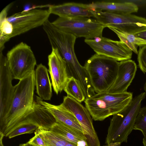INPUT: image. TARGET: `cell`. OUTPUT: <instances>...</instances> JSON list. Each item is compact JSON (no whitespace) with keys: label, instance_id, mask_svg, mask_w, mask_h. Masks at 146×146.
Segmentation results:
<instances>
[{"label":"cell","instance_id":"obj_1","mask_svg":"<svg viewBox=\"0 0 146 146\" xmlns=\"http://www.w3.org/2000/svg\"><path fill=\"white\" fill-rule=\"evenodd\" d=\"M35 70L19 80L14 86L13 97L7 114L0 120V132L4 137L26 124V118L33 108L35 90Z\"/></svg>","mask_w":146,"mask_h":146},{"label":"cell","instance_id":"obj_2","mask_svg":"<svg viewBox=\"0 0 146 146\" xmlns=\"http://www.w3.org/2000/svg\"><path fill=\"white\" fill-rule=\"evenodd\" d=\"M145 96V92L136 96L123 110L113 115L108 129L106 146H121L122 143L127 142Z\"/></svg>","mask_w":146,"mask_h":146},{"label":"cell","instance_id":"obj_3","mask_svg":"<svg viewBox=\"0 0 146 146\" xmlns=\"http://www.w3.org/2000/svg\"><path fill=\"white\" fill-rule=\"evenodd\" d=\"M119 62L111 58L96 54L84 66L96 93L107 92L117 76Z\"/></svg>","mask_w":146,"mask_h":146},{"label":"cell","instance_id":"obj_4","mask_svg":"<svg viewBox=\"0 0 146 146\" xmlns=\"http://www.w3.org/2000/svg\"><path fill=\"white\" fill-rule=\"evenodd\" d=\"M133 98V94L131 92L115 94L104 92L96 93L84 101L92 119L96 121H102L123 110Z\"/></svg>","mask_w":146,"mask_h":146},{"label":"cell","instance_id":"obj_5","mask_svg":"<svg viewBox=\"0 0 146 146\" xmlns=\"http://www.w3.org/2000/svg\"><path fill=\"white\" fill-rule=\"evenodd\" d=\"M94 17L106 27L135 35L146 30V19L131 14H120L100 11H91Z\"/></svg>","mask_w":146,"mask_h":146},{"label":"cell","instance_id":"obj_6","mask_svg":"<svg viewBox=\"0 0 146 146\" xmlns=\"http://www.w3.org/2000/svg\"><path fill=\"white\" fill-rule=\"evenodd\" d=\"M51 23L61 31L71 34L76 37H83L87 39L102 36L105 27L96 19L86 17H59Z\"/></svg>","mask_w":146,"mask_h":146},{"label":"cell","instance_id":"obj_7","mask_svg":"<svg viewBox=\"0 0 146 146\" xmlns=\"http://www.w3.org/2000/svg\"><path fill=\"white\" fill-rule=\"evenodd\" d=\"M6 57L13 79L20 80L35 70L34 54L31 47L23 42L9 51Z\"/></svg>","mask_w":146,"mask_h":146},{"label":"cell","instance_id":"obj_8","mask_svg":"<svg viewBox=\"0 0 146 146\" xmlns=\"http://www.w3.org/2000/svg\"><path fill=\"white\" fill-rule=\"evenodd\" d=\"M51 14L48 9H33L14 14L7 20L13 29L10 38L42 25L48 20Z\"/></svg>","mask_w":146,"mask_h":146},{"label":"cell","instance_id":"obj_9","mask_svg":"<svg viewBox=\"0 0 146 146\" xmlns=\"http://www.w3.org/2000/svg\"><path fill=\"white\" fill-rule=\"evenodd\" d=\"M60 104L73 113L79 122L87 139V146H100L91 116L86 108L68 95L64 97L63 102Z\"/></svg>","mask_w":146,"mask_h":146},{"label":"cell","instance_id":"obj_10","mask_svg":"<svg viewBox=\"0 0 146 146\" xmlns=\"http://www.w3.org/2000/svg\"><path fill=\"white\" fill-rule=\"evenodd\" d=\"M85 42L96 54L122 61L131 59L132 51L121 41H115L102 36L85 39Z\"/></svg>","mask_w":146,"mask_h":146},{"label":"cell","instance_id":"obj_11","mask_svg":"<svg viewBox=\"0 0 146 146\" xmlns=\"http://www.w3.org/2000/svg\"><path fill=\"white\" fill-rule=\"evenodd\" d=\"M6 57L0 54V120L7 113L13 97L14 86Z\"/></svg>","mask_w":146,"mask_h":146},{"label":"cell","instance_id":"obj_12","mask_svg":"<svg viewBox=\"0 0 146 146\" xmlns=\"http://www.w3.org/2000/svg\"><path fill=\"white\" fill-rule=\"evenodd\" d=\"M52 48V52L48 57V71L54 90L58 94L64 90L69 77L66 62L58 50Z\"/></svg>","mask_w":146,"mask_h":146},{"label":"cell","instance_id":"obj_13","mask_svg":"<svg viewBox=\"0 0 146 146\" xmlns=\"http://www.w3.org/2000/svg\"><path fill=\"white\" fill-rule=\"evenodd\" d=\"M137 70L134 61L130 59L119 62L116 78L107 92L112 94L127 92V90L134 79Z\"/></svg>","mask_w":146,"mask_h":146},{"label":"cell","instance_id":"obj_14","mask_svg":"<svg viewBox=\"0 0 146 146\" xmlns=\"http://www.w3.org/2000/svg\"><path fill=\"white\" fill-rule=\"evenodd\" d=\"M50 14L63 18L94 17L87 4L74 2L50 5L48 9Z\"/></svg>","mask_w":146,"mask_h":146},{"label":"cell","instance_id":"obj_15","mask_svg":"<svg viewBox=\"0 0 146 146\" xmlns=\"http://www.w3.org/2000/svg\"><path fill=\"white\" fill-rule=\"evenodd\" d=\"M87 4L91 11H104L120 14H131L137 12L139 9L135 4L131 2L102 1L93 2Z\"/></svg>","mask_w":146,"mask_h":146},{"label":"cell","instance_id":"obj_16","mask_svg":"<svg viewBox=\"0 0 146 146\" xmlns=\"http://www.w3.org/2000/svg\"><path fill=\"white\" fill-rule=\"evenodd\" d=\"M49 130L76 146H87L83 133L63 123L56 121Z\"/></svg>","mask_w":146,"mask_h":146},{"label":"cell","instance_id":"obj_17","mask_svg":"<svg viewBox=\"0 0 146 146\" xmlns=\"http://www.w3.org/2000/svg\"><path fill=\"white\" fill-rule=\"evenodd\" d=\"M46 67L42 64L37 66L35 70L36 93L43 100H49L52 95L51 84Z\"/></svg>","mask_w":146,"mask_h":146},{"label":"cell","instance_id":"obj_18","mask_svg":"<svg viewBox=\"0 0 146 146\" xmlns=\"http://www.w3.org/2000/svg\"><path fill=\"white\" fill-rule=\"evenodd\" d=\"M35 132L39 134L48 146H76L42 127H39Z\"/></svg>","mask_w":146,"mask_h":146},{"label":"cell","instance_id":"obj_19","mask_svg":"<svg viewBox=\"0 0 146 146\" xmlns=\"http://www.w3.org/2000/svg\"><path fill=\"white\" fill-rule=\"evenodd\" d=\"M114 32L120 40L124 43L132 51L138 54L136 46H139L146 45V40L137 37L134 35L120 32L111 27H108Z\"/></svg>","mask_w":146,"mask_h":146},{"label":"cell","instance_id":"obj_20","mask_svg":"<svg viewBox=\"0 0 146 146\" xmlns=\"http://www.w3.org/2000/svg\"><path fill=\"white\" fill-rule=\"evenodd\" d=\"M63 90L68 96L80 103L86 99L79 82L73 77L68 78Z\"/></svg>","mask_w":146,"mask_h":146},{"label":"cell","instance_id":"obj_21","mask_svg":"<svg viewBox=\"0 0 146 146\" xmlns=\"http://www.w3.org/2000/svg\"><path fill=\"white\" fill-rule=\"evenodd\" d=\"M134 130H139L144 136H146V107L140 108L136 118Z\"/></svg>","mask_w":146,"mask_h":146},{"label":"cell","instance_id":"obj_22","mask_svg":"<svg viewBox=\"0 0 146 146\" xmlns=\"http://www.w3.org/2000/svg\"><path fill=\"white\" fill-rule=\"evenodd\" d=\"M39 127L34 124H30L21 126L11 133L8 137L11 139L17 136L25 133H32Z\"/></svg>","mask_w":146,"mask_h":146},{"label":"cell","instance_id":"obj_23","mask_svg":"<svg viewBox=\"0 0 146 146\" xmlns=\"http://www.w3.org/2000/svg\"><path fill=\"white\" fill-rule=\"evenodd\" d=\"M137 59L138 66L144 73H146V45L139 46Z\"/></svg>","mask_w":146,"mask_h":146},{"label":"cell","instance_id":"obj_24","mask_svg":"<svg viewBox=\"0 0 146 146\" xmlns=\"http://www.w3.org/2000/svg\"><path fill=\"white\" fill-rule=\"evenodd\" d=\"M35 132V135L28 142L35 146H48L38 134Z\"/></svg>","mask_w":146,"mask_h":146},{"label":"cell","instance_id":"obj_25","mask_svg":"<svg viewBox=\"0 0 146 146\" xmlns=\"http://www.w3.org/2000/svg\"><path fill=\"white\" fill-rule=\"evenodd\" d=\"M13 4V3H11L8 4L1 12L0 13V22L3 21L7 19L8 11Z\"/></svg>","mask_w":146,"mask_h":146},{"label":"cell","instance_id":"obj_26","mask_svg":"<svg viewBox=\"0 0 146 146\" xmlns=\"http://www.w3.org/2000/svg\"><path fill=\"white\" fill-rule=\"evenodd\" d=\"M134 35L136 36L146 40V30Z\"/></svg>","mask_w":146,"mask_h":146},{"label":"cell","instance_id":"obj_27","mask_svg":"<svg viewBox=\"0 0 146 146\" xmlns=\"http://www.w3.org/2000/svg\"><path fill=\"white\" fill-rule=\"evenodd\" d=\"M4 137V135L1 133H0V146H4L3 142V139Z\"/></svg>","mask_w":146,"mask_h":146},{"label":"cell","instance_id":"obj_28","mask_svg":"<svg viewBox=\"0 0 146 146\" xmlns=\"http://www.w3.org/2000/svg\"><path fill=\"white\" fill-rule=\"evenodd\" d=\"M19 146H35L29 143L28 142L25 143L20 144Z\"/></svg>","mask_w":146,"mask_h":146},{"label":"cell","instance_id":"obj_29","mask_svg":"<svg viewBox=\"0 0 146 146\" xmlns=\"http://www.w3.org/2000/svg\"><path fill=\"white\" fill-rule=\"evenodd\" d=\"M143 89L145 91V95L146 96V81L145 84L144 85Z\"/></svg>","mask_w":146,"mask_h":146},{"label":"cell","instance_id":"obj_30","mask_svg":"<svg viewBox=\"0 0 146 146\" xmlns=\"http://www.w3.org/2000/svg\"><path fill=\"white\" fill-rule=\"evenodd\" d=\"M145 26H146V24L145 25Z\"/></svg>","mask_w":146,"mask_h":146},{"label":"cell","instance_id":"obj_31","mask_svg":"<svg viewBox=\"0 0 146 146\" xmlns=\"http://www.w3.org/2000/svg\"></svg>","mask_w":146,"mask_h":146},{"label":"cell","instance_id":"obj_32","mask_svg":"<svg viewBox=\"0 0 146 146\" xmlns=\"http://www.w3.org/2000/svg\"></svg>","mask_w":146,"mask_h":146}]
</instances>
